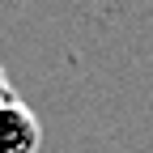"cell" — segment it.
Wrapping results in <instances>:
<instances>
[{
    "mask_svg": "<svg viewBox=\"0 0 153 153\" xmlns=\"http://www.w3.org/2000/svg\"><path fill=\"white\" fill-rule=\"evenodd\" d=\"M43 149V123H38V115L22 102L13 98L0 106V153H38Z\"/></svg>",
    "mask_w": 153,
    "mask_h": 153,
    "instance_id": "1",
    "label": "cell"
},
{
    "mask_svg": "<svg viewBox=\"0 0 153 153\" xmlns=\"http://www.w3.org/2000/svg\"><path fill=\"white\" fill-rule=\"evenodd\" d=\"M13 98H17V94H13V85H9V72L0 68V106H4V102H13Z\"/></svg>",
    "mask_w": 153,
    "mask_h": 153,
    "instance_id": "2",
    "label": "cell"
}]
</instances>
